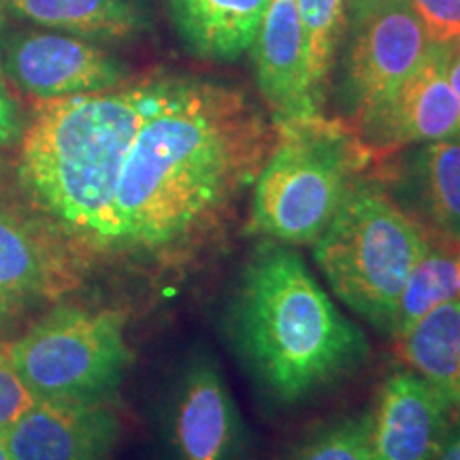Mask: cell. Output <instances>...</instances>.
Masks as SVG:
<instances>
[{"label": "cell", "instance_id": "1", "mask_svg": "<svg viewBox=\"0 0 460 460\" xmlns=\"http://www.w3.org/2000/svg\"><path fill=\"white\" fill-rule=\"evenodd\" d=\"M278 139L243 88L163 79L126 154L107 261L181 271L226 243Z\"/></svg>", "mask_w": 460, "mask_h": 460}, {"label": "cell", "instance_id": "2", "mask_svg": "<svg viewBox=\"0 0 460 460\" xmlns=\"http://www.w3.org/2000/svg\"><path fill=\"white\" fill-rule=\"evenodd\" d=\"M163 79L34 102L15 175L34 214L84 267L107 261L113 200L126 154Z\"/></svg>", "mask_w": 460, "mask_h": 460}, {"label": "cell", "instance_id": "3", "mask_svg": "<svg viewBox=\"0 0 460 460\" xmlns=\"http://www.w3.org/2000/svg\"><path fill=\"white\" fill-rule=\"evenodd\" d=\"M228 335L250 376L279 405H296L365 365L369 345L295 250L262 245L228 307Z\"/></svg>", "mask_w": 460, "mask_h": 460}, {"label": "cell", "instance_id": "4", "mask_svg": "<svg viewBox=\"0 0 460 460\" xmlns=\"http://www.w3.org/2000/svg\"><path fill=\"white\" fill-rule=\"evenodd\" d=\"M275 128L278 139L252 188L247 226L275 243H315L362 180L373 152L354 126L322 113Z\"/></svg>", "mask_w": 460, "mask_h": 460}, {"label": "cell", "instance_id": "5", "mask_svg": "<svg viewBox=\"0 0 460 460\" xmlns=\"http://www.w3.org/2000/svg\"><path fill=\"white\" fill-rule=\"evenodd\" d=\"M429 247L427 230L382 183L362 177L314 243V258L332 292L393 337L401 295Z\"/></svg>", "mask_w": 460, "mask_h": 460}, {"label": "cell", "instance_id": "6", "mask_svg": "<svg viewBox=\"0 0 460 460\" xmlns=\"http://www.w3.org/2000/svg\"><path fill=\"white\" fill-rule=\"evenodd\" d=\"M4 354L37 401L107 402L130 365L124 314L60 303L4 345Z\"/></svg>", "mask_w": 460, "mask_h": 460}, {"label": "cell", "instance_id": "7", "mask_svg": "<svg viewBox=\"0 0 460 460\" xmlns=\"http://www.w3.org/2000/svg\"><path fill=\"white\" fill-rule=\"evenodd\" d=\"M430 48L433 43L407 0H352L343 99L354 126L401 88Z\"/></svg>", "mask_w": 460, "mask_h": 460}, {"label": "cell", "instance_id": "8", "mask_svg": "<svg viewBox=\"0 0 460 460\" xmlns=\"http://www.w3.org/2000/svg\"><path fill=\"white\" fill-rule=\"evenodd\" d=\"M84 269L37 214L0 209V329L73 290Z\"/></svg>", "mask_w": 460, "mask_h": 460}, {"label": "cell", "instance_id": "9", "mask_svg": "<svg viewBox=\"0 0 460 460\" xmlns=\"http://www.w3.org/2000/svg\"><path fill=\"white\" fill-rule=\"evenodd\" d=\"M171 460H245L247 433L233 394L209 356L186 362L164 420Z\"/></svg>", "mask_w": 460, "mask_h": 460}, {"label": "cell", "instance_id": "10", "mask_svg": "<svg viewBox=\"0 0 460 460\" xmlns=\"http://www.w3.org/2000/svg\"><path fill=\"white\" fill-rule=\"evenodd\" d=\"M3 73L34 101L119 88L122 66L101 48L60 31H22L4 43Z\"/></svg>", "mask_w": 460, "mask_h": 460}, {"label": "cell", "instance_id": "11", "mask_svg": "<svg viewBox=\"0 0 460 460\" xmlns=\"http://www.w3.org/2000/svg\"><path fill=\"white\" fill-rule=\"evenodd\" d=\"M354 128L373 154L458 139L460 99L446 77V45L433 43L401 88Z\"/></svg>", "mask_w": 460, "mask_h": 460}, {"label": "cell", "instance_id": "12", "mask_svg": "<svg viewBox=\"0 0 460 460\" xmlns=\"http://www.w3.org/2000/svg\"><path fill=\"white\" fill-rule=\"evenodd\" d=\"M250 51L273 124L320 115L322 99L309 77L296 0H271Z\"/></svg>", "mask_w": 460, "mask_h": 460}, {"label": "cell", "instance_id": "13", "mask_svg": "<svg viewBox=\"0 0 460 460\" xmlns=\"http://www.w3.org/2000/svg\"><path fill=\"white\" fill-rule=\"evenodd\" d=\"M119 437L107 402L37 401L4 433L13 460H111Z\"/></svg>", "mask_w": 460, "mask_h": 460}, {"label": "cell", "instance_id": "14", "mask_svg": "<svg viewBox=\"0 0 460 460\" xmlns=\"http://www.w3.org/2000/svg\"><path fill=\"white\" fill-rule=\"evenodd\" d=\"M452 410L418 373H393L371 413V460H433L450 429Z\"/></svg>", "mask_w": 460, "mask_h": 460}, {"label": "cell", "instance_id": "15", "mask_svg": "<svg viewBox=\"0 0 460 460\" xmlns=\"http://www.w3.org/2000/svg\"><path fill=\"white\" fill-rule=\"evenodd\" d=\"M390 188L430 243L460 245V137L418 146L390 175Z\"/></svg>", "mask_w": 460, "mask_h": 460}, {"label": "cell", "instance_id": "16", "mask_svg": "<svg viewBox=\"0 0 460 460\" xmlns=\"http://www.w3.org/2000/svg\"><path fill=\"white\" fill-rule=\"evenodd\" d=\"M172 20L194 54L233 62L250 51L271 0H169Z\"/></svg>", "mask_w": 460, "mask_h": 460}, {"label": "cell", "instance_id": "17", "mask_svg": "<svg viewBox=\"0 0 460 460\" xmlns=\"http://www.w3.org/2000/svg\"><path fill=\"white\" fill-rule=\"evenodd\" d=\"M0 13L99 39H126L146 24L139 0H0Z\"/></svg>", "mask_w": 460, "mask_h": 460}, {"label": "cell", "instance_id": "18", "mask_svg": "<svg viewBox=\"0 0 460 460\" xmlns=\"http://www.w3.org/2000/svg\"><path fill=\"white\" fill-rule=\"evenodd\" d=\"M396 341L411 371L460 407V298L437 305Z\"/></svg>", "mask_w": 460, "mask_h": 460}, {"label": "cell", "instance_id": "19", "mask_svg": "<svg viewBox=\"0 0 460 460\" xmlns=\"http://www.w3.org/2000/svg\"><path fill=\"white\" fill-rule=\"evenodd\" d=\"M456 298H460V245L430 243L402 290L393 337H402L437 305Z\"/></svg>", "mask_w": 460, "mask_h": 460}, {"label": "cell", "instance_id": "20", "mask_svg": "<svg viewBox=\"0 0 460 460\" xmlns=\"http://www.w3.org/2000/svg\"><path fill=\"white\" fill-rule=\"evenodd\" d=\"M305 54L315 94L324 101L345 20V0H296Z\"/></svg>", "mask_w": 460, "mask_h": 460}, {"label": "cell", "instance_id": "21", "mask_svg": "<svg viewBox=\"0 0 460 460\" xmlns=\"http://www.w3.org/2000/svg\"><path fill=\"white\" fill-rule=\"evenodd\" d=\"M288 460H371V413L324 427Z\"/></svg>", "mask_w": 460, "mask_h": 460}, {"label": "cell", "instance_id": "22", "mask_svg": "<svg viewBox=\"0 0 460 460\" xmlns=\"http://www.w3.org/2000/svg\"><path fill=\"white\" fill-rule=\"evenodd\" d=\"M435 45H447L460 39V0H407Z\"/></svg>", "mask_w": 460, "mask_h": 460}, {"label": "cell", "instance_id": "23", "mask_svg": "<svg viewBox=\"0 0 460 460\" xmlns=\"http://www.w3.org/2000/svg\"><path fill=\"white\" fill-rule=\"evenodd\" d=\"M34 402L37 399L11 367L4 349L0 348V435L7 433Z\"/></svg>", "mask_w": 460, "mask_h": 460}, {"label": "cell", "instance_id": "24", "mask_svg": "<svg viewBox=\"0 0 460 460\" xmlns=\"http://www.w3.org/2000/svg\"><path fill=\"white\" fill-rule=\"evenodd\" d=\"M26 122L20 107L0 82V147H13L24 135Z\"/></svg>", "mask_w": 460, "mask_h": 460}, {"label": "cell", "instance_id": "25", "mask_svg": "<svg viewBox=\"0 0 460 460\" xmlns=\"http://www.w3.org/2000/svg\"><path fill=\"white\" fill-rule=\"evenodd\" d=\"M433 460H460V416L450 424Z\"/></svg>", "mask_w": 460, "mask_h": 460}, {"label": "cell", "instance_id": "26", "mask_svg": "<svg viewBox=\"0 0 460 460\" xmlns=\"http://www.w3.org/2000/svg\"><path fill=\"white\" fill-rule=\"evenodd\" d=\"M446 77L460 99V39L446 45Z\"/></svg>", "mask_w": 460, "mask_h": 460}, {"label": "cell", "instance_id": "27", "mask_svg": "<svg viewBox=\"0 0 460 460\" xmlns=\"http://www.w3.org/2000/svg\"><path fill=\"white\" fill-rule=\"evenodd\" d=\"M0 460H13L7 447V441H4V435H0Z\"/></svg>", "mask_w": 460, "mask_h": 460}, {"label": "cell", "instance_id": "28", "mask_svg": "<svg viewBox=\"0 0 460 460\" xmlns=\"http://www.w3.org/2000/svg\"><path fill=\"white\" fill-rule=\"evenodd\" d=\"M3 26H4V20H3V13H0V34H3ZM0 82H3V66H0Z\"/></svg>", "mask_w": 460, "mask_h": 460}, {"label": "cell", "instance_id": "29", "mask_svg": "<svg viewBox=\"0 0 460 460\" xmlns=\"http://www.w3.org/2000/svg\"><path fill=\"white\" fill-rule=\"evenodd\" d=\"M0 175H3V158H0Z\"/></svg>", "mask_w": 460, "mask_h": 460}]
</instances>
